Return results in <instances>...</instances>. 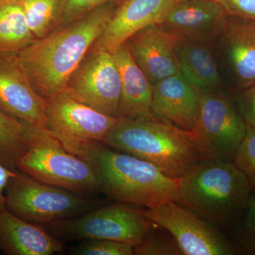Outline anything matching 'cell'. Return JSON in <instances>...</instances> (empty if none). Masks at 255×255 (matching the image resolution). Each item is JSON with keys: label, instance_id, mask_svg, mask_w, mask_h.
<instances>
[{"label": "cell", "instance_id": "cb8c5ba5", "mask_svg": "<svg viewBox=\"0 0 255 255\" xmlns=\"http://www.w3.org/2000/svg\"><path fill=\"white\" fill-rule=\"evenodd\" d=\"M134 247L130 243L112 240H87L72 248L71 253L78 255H132Z\"/></svg>", "mask_w": 255, "mask_h": 255}, {"label": "cell", "instance_id": "d4e9b609", "mask_svg": "<svg viewBox=\"0 0 255 255\" xmlns=\"http://www.w3.org/2000/svg\"><path fill=\"white\" fill-rule=\"evenodd\" d=\"M235 165L255 189V127L247 126L246 136L235 155Z\"/></svg>", "mask_w": 255, "mask_h": 255}, {"label": "cell", "instance_id": "5bb4252c", "mask_svg": "<svg viewBox=\"0 0 255 255\" xmlns=\"http://www.w3.org/2000/svg\"><path fill=\"white\" fill-rule=\"evenodd\" d=\"M180 38L154 24L137 31L127 41L134 60L152 85L180 73L176 50Z\"/></svg>", "mask_w": 255, "mask_h": 255}, {"label": "cell", "instance_id": "f1b7e54d", "mask_svg": "<svg viewBox=\"0 0 255 255\" xmlns=\"http://www.w3.org/2000/svg\"><path fill=\"white\" fill-rule=\"evenodd\" d=\"M240 106L247 126L255 127V84L247 88L241 96Z\"/></svg>", "mask_w": 255, "mask_h": 255}, {"label": "cell", "instance_id": "30bf717a", "mask_svg": "<svg viewBox=\"0 0 255 255\" xmlns=\"http://www.w3.org/2000/svg\"><path fill=\"white\" fill-rule=\"evenodd\" d=\"M47 128L60 140L104 142L119 117L99 112L66 90L46 100Z\"/></svg>", "mask_w": 255, "mask_h": 255}, {"label": "cell", "instance_id": "3957f363", "mask_svg": "<svg viewBox=\"0 0 255 255\" xmlns=\"http://www.w3.org/2000/svg\"><path fill=\"white\" fill-rule=\"evenodd\" d=\"M104 143L158 167L172 178H181L202 161L218 158L196 131L157 120L119 118Z\"/></svg>", "mask_w": 255, "mask_h": 255}, {"label": "cell", "instance_id": "603a6c76", "mask_svg": "<svg viewBox=\"0 0 255 255\" xmlns=\"http://www.w3.org/2000/svg\"><path fill=\"white\" fill-rule=\"evenodd\" d=\"M26 148V123L0 110V164L16 170Z\"/></svg>", "mask_w": 255, "mask_h": 255}, {"label": "cell", "instance_id": "83f0119b", "mask_svg": "<svg viewBox=\"0 0 255 255\" xmlns=\"http://www.w3.org/2000/svg\"><path fill=\"white\" fill-rule=\"evenodd\" d=\"M228 16L255 23V0H214Z\"/></svg>", "mask_w": 255, "mask_h": 255}, {"label": "cell", "instance_id": "8992f818", "mask_svg": "<svg viewBox=\"0 0 255 255\" xmlns=\"http://www.w3.org/2000/svg\"><path fill=\"white\" fill-rule=\"evenodd\" d=\"M5 198L10 212L36 224L70 219L102 206L101 200L40 182L18 169L6 184Z\"/></svg>", "mask_w": 255, "mask_h": 255}, {"label": "cell", "instance_id": "8fae6325", "mask_svg": "<svg viewBox=\"0 0 255 255\" xmlns=\"http://www.w3.org/2000/svg\"><path fill=\"white\" fill-rule=\"evenodd\" d=\"M201 110L196 131L206 140L216 155H236L247 132L244 119L226 96L214 90L199 91Z\"/></svg>", "mask_w": 255, "mask_h": 255}, {"label": "cell", "instance_id": "277c9868", "mask_svg": "<svg viewBox=\"0 0 255 255\" xmlns=\"http://www.w3.org/2000/svg\"><path fill=\"white\" fill-rule=\"evenodd\" d=\"M251 190L249 182L235 164L208 159L179 178L176 202L223 226L249 207Z\"/></svg>", "mask_w": 255, "mask_h": 255}, {"label": "cell", "instance_id": "7402d4cb", "mask_svg": "<svg viewBox=\"0 0 255 255\" xmlns=\"http://www.w3.org/2000/svg\"><path fill=\"white\" fill-rule=\"evenodd\" d=\"M22 6L28 27L36 39L59 27L63 4L61 0H14Z\"/></svg>", "mask_w": 255, "mask_h": 255}, {"label": "cell", "instance_id": "f546056e", "mask_svg": "<svg viewBox=\"0 0 255 255\" xmlns=\"http://www.w3.org/2000/svg\"><path fill=\"white\" fill-rule=\"evenodd\" d=\"M15 170L6 168L2 164H0V211L6 208L5 206V189L6 184L9 182L10 178L14 174Z\"/></svg>", "mask_w": 255, "mask_h": 255}, {"label": "cell", "instance_id": "4dcf8cb0", "mask_svg": "<svg viewBox=\"0 0 255 255\" xmlns=\"http://www.w3.org/2000/svg\"><path fill=\"white\" fill-rule=\"evenodd\" d=\"M250 226H251L252 233L255 241V199H252L249 206Z\"/></svg>", "mask_w": 255, "mask_h": 255}, {"label": "cell", "instance_id": "d6a6232c", "mask_svg": "<svg viewBox=\"0 0 255 255\" xmlns=\"http://www.w3.org/2000/svg\"><path fill=\"white\" fill-rule=\"evenodd\" d=\"M184 1V0H174V3L178 2V1Z\"/></svg>", "mask_w": 255, "mask_h": 255}, {"label": "cell", "instance_id": "44dd1931", "mask_svg": "<svg viewBox=\"0 0 255 255\" xmlns=\"http://www.w3.org/2000/svg\"><path fill=\"white\" fill-rule=\"evenodd\" d=\"M36 39L18 1L0 4V53H16Z\"/></svg>", "mask_w": 255, "mask_h": 255}, {"label": "cell", "instance_id": "7c38bea8", "mask_svg": "<svg viewBox=\"0 0 255 255\" xmlns=\"http://www.w3.org/2000/svg\"><path fill=\"white\" fill-rule=\"evenodd\" d=\"M228 20L214 0H184L174 3L158 25L183 39L210 46L223 34Z\"/></svg>", "mask_w": 255, "mask_h": 255}, {"label": "cell", "instance_id": "9a60e30c", "mask_svg": "<svg viewBox=\"0 0 255 255\" xmlns=\"http://www.w3.org/2000/svg\"><path fill=\"white\" fill-rule=\"evenodd\" d=\"M152 87L151 110L155 118L184 130L196 131L201 110L199 90L180 73L164 78Z\"/></svg>", "mask_w": 255, "mask_h": 255}, {"label": "cell", "instance_id": "52a82bcc", "mask_svg": "<svg viewBox=\"0 0 255 255\" xmlns=\"http://www.w3.org/2000/svg\"><path fill=\"white\" fill-rule=\"evenodd\" d=\"M155 223L145 211L129 204L100 206L80 216L45 225L60 241L112 240L140 244L150 234Z\"/></svg>", "mask_w": 255, "mask_h": 255}, {"label": "cell", "instance_id": "1f68e13d", "mask_svg": "<svg viewBox=\"0 0 255 255\" xmlns=\"http://www.w3.org/2000/svg\"><path fill=\"white\" fill-rule=\"evenodd\" d=\"M14 1V0H0V4L8 2V1Z\"/></svg>", "mask_w": 255, "mask_h": 255}, {"label": "cell", "instance_id": "ba28073f", "mask_svg": "<svg viewBox=\"0 0 255 255\" xmlns=\"http://www.w3.org/2000/svg\"><path fill=\"white\" fill-rule=\"evenodd\" d=\"M65 90L99 112L119 117L122 82L118 67L110 52H89L72 75Z\"/></svg>", "mask_w": 255, "mask_h": 255}, {"label": "cell", "instance_id": "9c48e42d", "mask_svg": "<svg viewBox=\"0 0 255 255\" xmlns=\"http://www.w3.org/2000/svg\"><path fill=\"white\" fill-rule=\"evenodd\" d=\"M145 214L155 224L172 235L183 255L232 254V248L219 231L176 201L150 208Z\"/></svg>", "mask_w": 255, "mask_h": 255}, {"label": "cell", "instance_id": "7a4b0ae2", "mask_svg": "<svg viewBox=\"0 0 255 255\" xmlns=\"http://www.w3.org/2000/svg\"><path fill=\"white\" fill-rule=\"evenodd\" d=\"M60 140L69 151L92 164L99 191L110 199L148 209L177 201L179 178L166 175L153 164L114 151L102 142Z\"/></svg>", "mask_w": 255, "mask_h": 255}, {"label": "cell", "instance_id": "e0dca14e", "mask_svg": "<svg viewBox=\"0 0 255 255\" xmlns=\"http://www.w3.org/2000/svg\"><path fill=\"white\" fill-rule=\"evenodd\" d=\"M122 82L119 118L155 119L151 110L153 87L134 60L127 42L112 53Z\"/></svg>", "mask_w": 255, "mask_h": 255}, {"label": "cell", "instance_id": "4316f807", "mask_svg": "<svg viewBox=\"0 0 255 255\" xmlns=\"http://www.w3.org/2000/svg\"><path fill=\"white\" fill-rule=\"evenodd\" d=\"M149 235L140 244L134 247V255H179L181 253L176 243L173 245L169 241L151 238Z\"/></svg>", "mask_w": 255, "mask_h": 255}, {"label": "cell", "instance_id": "5b68a950", "mask_svg": "<svg viewBox=\"0 0 255 255\" xmlns=\"http://www.w3.org/2000/svg\"><path fill=\"white\" fill-rule=\"evenodd\" d=\"M26 150L16 164L18 170L82 195L99 191L92 164L69 151L47 128L26 123Z\"/></svg>", "mask_w": 255, "mask_h": 255}, {"label": "cell", "instance_id": "ffe728a7", "mask_svg": "<svg viewBox=\"0 0 255 255\" xmlns=\"http://www.w3.org/2000/svg\"><path fill=\"white\" fill-rule=\"evenodd\" d=\"M180 74L199 91L215 90L220 75L209 45L180 38L177 46Z\"/></svg>", "mask_w": 255, "mask_h": 255}, {"label": "cell", "instance_id": "ac0fdd59", "mask_svg": "<svg viewBox=\"0 0 255 255\" xmlns=\"http://www.w3.org/2000/svg\"><path fill=\"white\" fill-rule=\"evenodd\" d=\"M63 242L44 228L0 211V250L7 255H52L63 251Z\"/></svg>", "mask_w": 255, "mask_h": 255}, {"label": "cell", "instance_id": "4fadbf2b", "mask_svg": "<svg viewBox=\"0 0 255 255\" xmlns=\"http://www.w3.org/2000/svg\"><path fill=\"white\" fill-rule=\"evenodd\" d=\"M0 110L35 127L46 128V100L38 95L14 53H0Z\"/></svg>", "mask_w": 255, "mask_h": 255}, {"label": "cell", "instance_id": "2e32d148", "mask_svg": "<svg viewBox=\"0 0 255 255\" xmlns=\"http://www.w3.org/2000/svg\"><path fill=\"white\" fill-rule=\"evenodd\" d=\"M174 0H126L116 9L112 19L90 52L113 53L137 31L158 24Z\"/></svg>", "mask_w": 255, "mask_h": 255}, {"label": "cell", "instance_id": "484cf974", "mask_svg": "<svg viewBox=\"0 0 255 255\" xmlns=\"http://www.w3.org/2000/svg\"><path fill=\"white\" fill-rule=\"evenodd\" d=\"M110 0H64L60 26L73 22Z\"/></svg>", "mask_w": 255, "mask_h": 255}, {"label": "cell", "instance_id": "d6986e66", "mask_svg": "<svg viewBox=\"0 0 255 255\" xmlns=\"http://www.w3.org/2000/svg\"><path fill=\"white\" fill-rule=\"evenodd\" d=\"M243 20V19H242ZM223 38L231 70L244 88L255 84V23L228 18Z\"/></svg>", "mask_w": 255, "mask_h": 255}, {"label": "cell", "instance_id": "6da1fadb", "mask_svg": "<svg viewBox=\"0 0 255 255\" xmlns=\"http://www.w3.org/2000/svg\"><path fill=\"white\" fill-rule=\"evenodd\" d=\"M115 11L102 5L14 53L38 95L48 100L65 90Z\"/></svg>", "mask_w": 255, "mask_h": 255}]
</instances>
